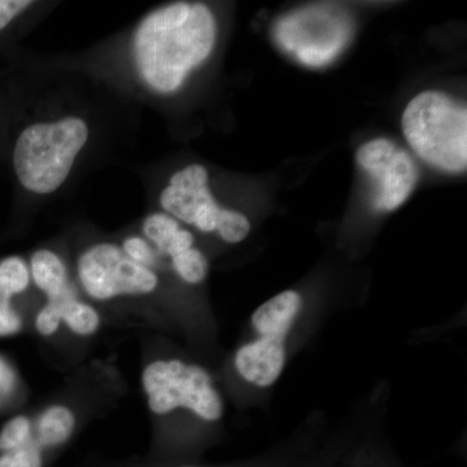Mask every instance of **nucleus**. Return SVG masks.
Listing matches in <instances>:
<instances>
[{
	"instance_id": "obj_1",
	"label": "nucleus",
	"mask_w": 467,
	"mask_h": 467,
	"mask_svg": "<svg viewBox=\"0 0 467 467\" xmlns=\"http://www.w3.org/2000/svg\"><path fill=\"white\" fill-rule=\"evenodd\" d=\"M217 23L202 3L177 2L153 9L135 29L131 54L138 76L161 95L180 90L213 51Z\"/></svg>"
},
{
	"instance_id": "obj_2",
	"label": "nucleus",
	"mask_w": 467,
	"mask_h": 467,
	"mask_svg": "<svg viewBox=\"0 0 467 467\" xmlns=\"http://www.w3.org/2000/svg\"><path fill=\"white\" fill-rule=\"evenodd\" d=\"M140 383L153 417H192L216 425L225 417V399L207 368L178 356H160L144 364Z\"/></svg>"
},
{
	"instance_id": "obj_3",
	"label": "nucleus",
	"mask_w": 467,
	"mask_h": 467,
	"mask_svg": "<svg viewBox=\"0 0 467 467\" xmlns=\"http://www.w3.org/2000/svg\"><path fill=\"white\" fill-rule=\"evenodd\" d=\"M303 312V295L296 290H285L252 313L250 337L239 344L232 359L234 373L243 383L266 391L281 379L288 361L291 337Z\"/></svg>"
},
{
	"instance_id": "obj_4",
	"label": "nucleus",
	"mask_w": 467,
	"mask_h": 467,
	"mask_svg": "<svg viewBox=\"0 0 467 467\" xmlns=\"http://www.w3.org/2000/svg\"><path fill=\"white\" fill-rule=\"evenodd\" d=\"M88 138L90 129L79 116H63L26 126L14 149L18 182L36 195L57 192L72 173Z\"/></svg>"
},
{
	"instance_id": "obj_5",
	"label": "nucleus",
	"mask_w": 467,
	"mask_h": 467,
	"mask_svg": "<svg viewBox=\"0 0 467 467\" xmlns=\"http://www.w3.org/2000/svg\"><path fill=\"white\" fill-rule=\"evenodd\" d=\"M401 125L409 146L427 164L447 173L466 171L465 104L444 92L423 91L409 101Z\"/></svg>"
},
{
	"instance_id": "obj_6",
	"label": "nucleus",
	"mask_w": 467,
	"mask_h": 467,
	"mask_svg": "<svg viewBox=\"0 0 467 467\" xmlns=\"http://www.w3.org/2000/svg\"><path fill=\"white\" fill-rule=\"evenodd\" d=\"M159 204L178 223L214 234L227 244H238L250 235V220L218 204L209 189L208 171L201 164L187 165L171 174L160 192Z\"/></svg>"
},
{
	"instance_id": "obj_7",
	"label": "nucleus",
	"mask_w": 467,
	"mask_h": 467,
	"mask_svg": "<svg viewBox=\"0 0 467 467\" xmlns=\"http://www.w3.org/2000/svg\"><path fill=\"white\" fill-rule=\"evenodd\" d=\"M77 285L94 303H112L129 297L152 296L159 291L160 275L126 256L119 244L95 242L77 256Z\"/></svg>"
},
{
	"instance_id": "obj_8",
	"label": "nucleus",
	"mask_w": 467,
	"mask_h": 467,
	"mask_svg": "<svg viewBox=\"0 0 467 467\" xmlns=\"http://www.w3.org/2000/svg\"><path fill=\"white\" fill-rule=\"evenodd\" d=\"M350 38L346 15L326 7L299 9L282 17L275 27V39L304 66L318 67L335 60Z\"/></svg>"
},
{
	"instance_id": "obj_9",
	"label": "nucleus",
	"mask_w": 467,
	"mask_h": 467,
	"mask_svg": "<svg viewBox=\"0 0 467 467\" xmlns=\"http://www.w3.org/2000/svg\"><path fill=\"white\" fill-rule=\"evenodd\" d=\"M356 160L361 171L370 178L373 207L379 212L400 208L420 178L417 164L407 150L384 138L362 144Z\"/></svg>"
},
{
	"instance_id": "obj_10",
	"label": "nucleus",
	"mask_w": 467,
	"mask_h": 467,
	"mask_svg": "<svg viewBox=\"0 0 467 467\" xmlns=\"http://www.w3.org/2000/svg\"><path fill=\"white\" fill-rule=\"evenodd\" d=\"M78 416L67 402L47 405L33 417V441L45 453L63 447L75 435Z\"/></svg>"
},
{
	"instance_id": "obj_11",
	"label": "nucleus",
	"mask_w": 467,
	"mask_h": 467,
	"mask_svg": "<svg viewBox=\"0 0 467 467\" xmlns=\"http://www.w3.org/2000/svg\"><path fill=\"white\" fill-rule=\"evenodd\" d=\"M29 270L34 285L45 299L60 296L76 288L70 281L66 261L50 248L34 252L30 257Z\"/></svg>"
},
{
	"instance_id": "obj_12",
	"label": "nucleus",
	"mask_w": 467,
	"mask_h": 467,
	"mask_svg": "<svg viewBox=\"0 0 467 467\" xmlns=\"http://www.w3.org/2000/svg\"><path fill=\"white\" fill-rule=\"evenodd\" d=\"M63 326L78 337H91L99 333L103 317L99 309L88 301L82 300L77 291L70 292L61 304Z\"/></svg>"
},
{
	"instance_id": "obj_13",
	"label": "nucleus",
	"mask_w": 467,
	"mask_h": 467,
	"mask_svg": "<svg viewBox=\"0 0 467 467\" xmlns=\"http://www.w3.org/2000/svg\"><path fill=\"white\" fill-rule=\"evenodd\" d=\"M32 284L29 265L18 256L7 257L0 263V296L11 300L24 294Z\"/></svg>"
},
{
	"instance_id": "obj_14",
	"label": "nucleus",
	"mask_w": 467,
	"mask_h": 467,
	"mask_svg": "<svg viewBox=\"0 0 467 467\" xmlns=\"http://www.w3.org/2000/svg\"><path fill=\"white\" fill-rule=\"evenodd\" d=\"M168 265L169 270H171L183 284L189 285H202L207 279L209 273L207 256L196 245L169 261Z\"/></svg>"
},
{
	"instance_id": "obj_15",
	"label": "nucleus",
	"mask_w": 467,
	"mask_h": 467,
	"mask_svg": "<svg viewBox=\"0 0 467 467\" xmlns=\"http://www.w3.org/2000/svg\"><path fill=\"white\" fill-rule=\"evenodd\" d=\"M119 247L129 259L140 265L155 270L159 275L164 270H169L167 261L162 259L161 254L140 234H129L119 243Z\"/></svg>"
},
{
	"instance_id": "obj_16",
	"label": "nucleus",
	"mask_w": 467,
	"mask_h": 467,
	"mask_svg": "<svg viewBox=\"0 0 467 467\" xmlns=\"http://www.w3.org/2000/svg\"><path fill=\"white\" fill-rule=\"evenodd\" d=\"M33 441V417L17 414L0 430V453L17 450Z\"/></svg>"
},
{
	"instance_id": "obj_17",
	"label": "nucleus",
	"mask_w": 467,
	"mask_h": 467,
	"mask_svg": "<svg viewBox=\"0 0 467 467\" xmlns=\"http://www.w3.org/2000/svg\"><path fill=\"white\" fill-rule=\"evenodd\" d=\"M73 290L66 292V294L60 295V296L52 297V299H45V303L38 312L36 313L34 317V328L36 333L41 335L45 339H50L58 333L61 327H63V318H61V304H63L64 297L67 296Z\"/></svg>"
},
{
	"instance_id": "obj_18",
	"label": "nucleus",
	"mask_w": 467,
	"mask_h": 467,
	"mask_svg": "<svg viewBox=\"0 0 467 467\" xmlns=\"http://www.w3.org/2000/svg\"><path fill=\"white\" fill-rule=\"evenodd\" d=\"M45 451L34 442L0 453V467H45Z\"/></svg>"
},
{
	"instance_id": "obj_19",
	"label": "nucleus",
	"mask_w": 467,
	"mask_h": 467,
	"mask_svg": "<svg viewBox=\"0 0 467 467\" xmlns=\"http://www.w3.org/2000/svg\"><path fill=\"white\" fill-rule=\"evenodd\" d=\"M23 317L9 300L0 299V337H12L23 330Z\"/></svg>"
},
{
	"instance_id": "obj_20",
	"label": "nucleus",
	"mask_w": 467,
	"mask_h": 467,
	"mask_svg": "<svg viewBox=\"0 0 467 467\" xmlns=\"http://www.w3.org/2000/svg\"><path fill=\"white\" fill-rule=\"evenodd\" d=\"M33 5L29 0H0V32Z\"/></svg>"
},
{
	"instance_id": "obj_21",
	"label": "nucleus",
	"mask_w": 467,
	"mask_h": 467,
	"mask_svg": "<svg viewBox=\"0 0 467 467\" xmlns=\"http://www.w3.org/2000/svg\"><path fill=\"white\" fill-rule=\"evenodd\" d=\"M18 384L16 371L8 361L0 356V399L9 398L16 391Z\"/></svg>"
}]
</instances>
